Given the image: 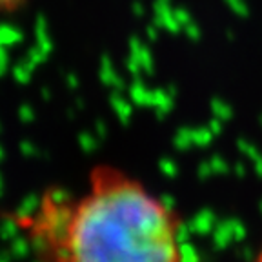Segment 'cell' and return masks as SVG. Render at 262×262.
<instances>
[{
	"mask_svg": "<svg viewBox=\"0 0 262 262\" xmlns=\"http://www.w3.org/2000/svg\"><path fill=\"white\" fill-rule=\"evenodd\" d=\"M13 219L35 262H188L182 213L109 162L75 191L44 190Z\"/></svg>",
	"mask_w": 262,
	"mask_h": 262,
	"instance_id": "obj_1",
	"label": "cell"
},
{
	"mask_svg": "<svg viewBox=\"0 0 262 262\" xmlns=\"http://www.w3.org/2000/svg\"><path fill=\"white\" fill-rule=\"evenodd\" d=\"M31 0H0V18L15 15L20 9H24Z\"/></svg>",
	"mask_w": 262,
	"mask_h": 262,
	"instance_id": "obj_2",
	"label": "cell"
},
{
	"mask_svg": "<svg viewBox=\"0 0 262 262\" xmlns=\"http://www.w3.org/2000/svg\"><path fill=\"white\" fill-rule=\"evenodd\" d=\"M251 262H262V244L259 246V250H257L255 257H253V261Z\"/></svg>",
	"mask_w": 262,
	"mask_h": 262,
	"instance_id": "obj_3",
	"label": "cell"
}]
</instances>
